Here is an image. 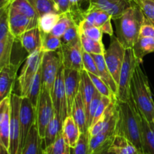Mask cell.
Returning <instances> with one entry per match:
<instances>
[{"label":"cell","mask_w":154,"mask_h":154,"mask_svg":"<svg viewBox=\"0 0 154 154\" xmlns=\"http://www.w3.org/2000/svg\"><path fill=\"white\" fill-rule=\"evenodd\" d=\"M117 121L115 135H121L132 143L143 154L141 144V117L139 110L129 94L126 102L117 99Z\"/></svg>","instance_id":"1"},{"label":"cell","mask_w":154,"mask_h":154,"mask_svg":"<svg viewBox=\"0 0 154 154\" xmlns=\"http://www.w3.org/2000/svg\"><path fill=\"white\" fill-rule=\"evenodd\" d=\"M145 16L139 7L133 3L129 8L116 19V36L125 48H132L140 36L141 26Z\"/></svg>","instance_id":"2"},{"label":"cell","mask_w":154,"mask_h":154,"mask_svg":"<svg viewBox=\"0 0 154 154\" xmlns=\"http://www.w3.org/2000/svg\"><path fill=\"white\" fill-rule=\"evenodd\" d=\"M129 94L140 113L148 121H153L154 102L148 78L141 67V63L137 64L134 71L129 87Z\"/></svg>","instance_id":"3"},{"label":"cell","mask_w":154,"mask_h":154,"mask_svg":"<svg viewBox=\"0 0 154 154\" xmlns=\"http://www.w3.org/2000/svg\"><path fill=\"white\" fill-rule=\"evenodd\" d=\"M141 63L136 58L132 48H126L124 60L120 70L116 99L120 102H126L129 98V87L137 64Z\"/></svg>","instance_id":"4"},{"label":"cell","mask_w":154,"mask_h":154,"mask_svg":"<svg viewBox=\"0 0 154 154\" xmlns=\"http://www.w3.org/2000/svg\"><path fill=\"white\" fill-rule=\"evenodd\" d=\"M55 114L51 93L49 90L42 87L35 108L36 125L39 135L44 140L45 129Z\"/></svg>","instance_id":"5"},{"label":"cell","mask_w":154,"mask_h":154,"mask_svg":"<svg viewBox=\"0 0 154 154\" xmlns=\"http://www.w3.org/2000/svg\"><path fill=\"white\" fill-rule=\"evenodd\" d=\"M42 57L43 52L41 50H38L33 54L28 55L24 63L17 79L20 96L22 97L26 96L33 78L40 68Z\"/></svg>","instance_id":"6"},{"label":"cell","mask_w":154,"mask_h":154,"mask_svg":"<svg viewBox=\"0 0 154 154\" xmlns=\"http://www.w3.org/2000/svg\"><path fill=\"white\" fill-rule=\"evenodd\" d=\"M125 53L126 48L119 42L117 36L114 35L111 36V42L108 49L105 51L104 58L108 70L117 84H118Z\"/></svg>","instance_id":"7"},{"label":"cell","mask_w":154,"mask_h":154,"mask_svg":"<svg viewBox=\"0 0 154 154\" xmlns=\"http://www.w3.org/2000/svg\"><path fill=\"white\" fill-rule=\"evenodd\" d=\"M62 64L61 54L59 50L43 53L41 64L43 88L51 91Z\"/></svg>","instance_id":"8"},{"label":"cell","mask_w":154,"mask_h":154,"mask_svg":"<svg viewBox=\"0 0 154 154\" xmlns=\"http://www.w3.org/2000/svg\"><path fill=\"white\" fill-rule=\"evenodd\" d=\"M59 51L61 54L62 63L65 69H74L81 72L84 70L83 48L80 38L70 43H62Z\"/></svg>","instance_id":"9"},{"label":"cell","mask_w":154,"mask_h":154,"mask_svg":"<svg viewBox=\"0 0 154 154\" xmlns=\"http://www.w3.org/2000/svg\"><path fill=\"white\" fill-rule=\"evenodd\" d=\"M54 110L61 117L63 122L68 117V106L64 82V66L62 64L51 91Z\"/></svg>","instance_id":"10"},{"label":"cell","mask_w":154,"mask_h":154,"mask_svg":"<svg viewBox=\"0 0 154 154\" xmlns=\"http://www.w3.org/2000/svg\"><path fill=\"white\" fill-rule=\"evenodd\" d=\"M35 122V108L28 98L21 96L20 107V145L18 154H21L29 132Z\"/></svg>","instance_id":"11"},{"label":"cell","mask_w":154,"mask_h":154,"mask_svg":"<svg viewBox=\"0 0 154 154\" xmlns=\"http://www.w3.org/2000/svg\"><path fill=\"white\" fill-rule=\"evenodd\" d=\"M21 96L15 93L11 94V118L9 153L18 154L20 145V107Z\"/></svg>","instance_id":"12"},{"label":"cell","mask_w":154,"mask_h":154,"mask_svg":"<svg viewBox=\"0 0 154 154\" xmlns=\"http://www.w3.org/2000/svg\"><path fill=\"white\" fill-rule=\"evenodd\" d=\"M8 24L10 33L17 40L27 30L38 26V20L28 17L9 5Z\"/></svg>","instance_id":"13"},{"label":"cell","mask_w":154,"mask_h":154,"mask_svg":"<svg viewBox=\"0 0 154 154\" xmlns=\"http://www.w3.org/2000/svg\"><path fill=\"white\" fill-rule=\"evenodd\" d=\"M81 80V72L64 68V82L67 99L68 116H71L72 114L74 100L80 90Z\"/></svg>","instance_id":"14"},{"label":"cell","mask_w":154,"mask_h":154,"mask_svg":"<svg viewBox=\"0 0 154 154\" xmlns=\"http://www.w3.org/2000/svg\"><path fill=\"white\" fill-rule=\"evenodd\" d=\"M133 3V0H90V6L105 11L111 15L112 20L120 17Z\"/></svg>","instance_id":"15"},{"label":"cell","mask_w":154,"mask_h":154,"mask_svg":"<svg viewBox=\"0 0 154 154\" xmlns=\"http://www.w3.org/2000/svg\"><path fill=\"white\" fill-rule=\"evenodd\" d=\"M19 64H15L11 62L0 71V102L12 93Z\"/></svg>","instance_id":"16"},{"label":"cell","mask_w":154,"mask_h":154,"mask_svg":"<svg viewBox=\"0 0 154 154\" xmlns=\"http://www.w3.org/2000/svg\"><path fill=\"white\" fill-rule=\"evenodd\" d=\"M11 96L0 102V141L9 148L10 139Z\"/></svg>","instance_id":"17"},{"label":"cell","mask_w":154,"mask_h":154,"mask_svg":"<svg viewBox=\"0 0 154 154\" xmlns=\"http://www.w3.org/2000/svg\"><path fill=\"white\" fill-rule=\"evenodd\" d=\"M17 41H19L20 43L21 44V46L26 50L29 55L33 54L38 50H41L42 35L38 26L29 30H27L20 36Z\"/></svg>","instance_id":"18"},{"label":"cell","mask_w":154,"mask_h":154,"mask_svg":"<svg viewBox=\"0 0 154 154\" xmlns=\"http://www.w3.org/2000/svg\"><path fill=\"white\" fill-rule=\"evenodd\" d=\"M71 116L73 117L76 124L79 127L81 133L88 132L87 126V112L85 104L80 90L74 100Z\"/></svg>","instance_id":"19"},{"label":"cell","mask_w":154,"mask_h":154,"mask_svg":"<svg viewBox=\"0 0 154 154\" xmlns=\"http://www.w3.org/2000/svg\"><path fill=\"white\" fill-rule=\"evenodd\" d=\"M141 144L143 154H154V122H150L141 114Z\"/></svg>","instance_id":"20"},{"label":"cell","mask_w":154,"mask_h":154,"mask_svg":"<svg viewBox=\"0 0 154 154\" xmlns=\"http://www.w3.org/2000/svg\"><path fill=\"white\" fill-rule=\"evenodd\" d=\"M42 139L38 130L37 125L35 123L29 132L21 154H43Z\"/></svg>","instance_id":"21"},{"label":"cell","mask_w":154,"mask_h":154,"mask_svg":"<svg viewBox=\"0 0 154 154\" xmlns=\"http://www.w3.org/2000/svg\"><path fill=\"white\" fill-rule=\"evenodd\" d=\"M91 55L93 56L97 66L99 77L109 87V88L112 90L116 96L117 92V84L114 81V78L107 67L104 58V54H91Z\"/></svg>","instance_id":"22"},{"label":"cell","mask_w":154,"mask_h":154,"mask_svg":"<svg viewBox=\"0 0 154 154\" xmlns=\"http://www.w3.org/2000/svg\"><path fill=\"white\" fill-rule=\"evenodd\" d=\"M117 99L116 97L112 99L110 105L105 110V113L99 120V121L96 122L95 124L92 125L90 128L88 129V133L89 136L92 137L94 135H97L98 133L102 132L104 129L107 126V125L109 123L111 117H113L115 112L117 111Z\"/></svg>","instance_id":"23"},{"label":"cell","mask_w":154,"mask_h":154,"mask_svg":"<svg viewBox=\"0 0 154 154\" xmlns=\"http://www.w3.org/2000/svg\"><path fill=\"white\" fill-rule=\"evenodd\" d=\"M63 133L71 148H75L79 140L81 131L72 116H68L63 121Z\"/></svg>","instance_id":"24"},{"label":"cell","mask_w":154,"mask_h":154,"mask_svg":"<svg viewBox=\"0 0 154 154\" xmlns=\"http://www.w3.org/2000/svg\"><path fill=\"white\" fill-rule=\"evenodd\" d=\"M82 18L83 20L88 21L90 23L99 27V29L108 21L112 20L111 15L108 14V13L101 9L90 5L84 12Z\"/></svg>","instance_id":"25"},{"label":"cell","mask_w":154,"mask_h":154,"mask_svg":"<svg viewBox=\"0 0 154 154\" xmlns=\"http://www.w3.org/2000/svg\"><path fill=\"white\" fill-rule=\"evenodd\" d=\"M115 154H142L131 141L121 135H115L109 147Z\"/></svg>","instance_id":"26"},{"label":"cell","mask_w":154,"mask_h":154,"mask_svg":"<svg viewBox=\"0 0 154 154\" xmlns=\"http://www.w3.org/2000/svg\"><path fill=\"white\" fill-rule=\"evenodd\" d=\"M81 85H80V92L82 95L83 99H84V104H85L86 112L87 109L93 99V96L96 93V89L93 84V81L90 79L89 74L87 71L83 70L81 72Z\"/></svg>","instance_id":"27"},{"label":"cell","mask_w":154,"mask_h":154,"mask_svg":"<svg viewBox=\"0 0 154 154\" xmlns=\"http://www.w3.org/2000/svg\"><path fill=\"white\" fill-rule=\"evenodd\" d=\"M63 120L60 115L55 111L54 117L48 123L45 129V138H44L45 147L49 146L55 141L57 135L63 130Z\"/></svg>","instance_id":"28"},{"label":"cell","mask_w":154,"mask_h":154,"mask_svg":"<svg viewBox=\"0 0 154 154\" xmlns=\"http://www.w3.org/2000/svg\"><path fill=\"white\" fill-rule=\"evenodd\" d=\"M16 38L9 34L0 41V71L11 63V55Z\"/></svg>","instance_id":"29"},{"label":"cell","mask_w":154,"mask_h":154,"mask_svg":"<svg viewBox=\"0 0 154 154\" xmlns=\"http://www.w3.org/2000/svg\"><path fill=\"white\" fill-rule=\"evenodd\" d=\"M132 50L136 58L142 63L143 58L147 54L154 52V38L139 37L132 47Z\"/></svg>","instance_id":"30"},{"label":"cell","mask_w":154,"mask_h":154,"mask_svg":"<svg viewBox=\"0 0 154 154\" xmlns=\"http://www.w3.org/2000/svg\"><path fill=\"white\" fill-rule=\"evenodd\" d=\"M71 149L62 130L55 141L49 146L45 147L43 150V154H71Z\"/></svg>","instance_id":"31"},{"label":"cell","mask_w":154,"mask_h":154,"mask_svg":"<svg viewBox=\"0 0 154 154\" xmlns=\"http://www.w3.org/2000/svg\"><path fill=\"white\" fill-rule=\"evenodd\" d=\"M42 89V69L41 66L39 68L38 71L36 73L35 76L33 78L32 81L31 83L29 88L26 95L24 97H27L32 102L33 106L36 108L39 96H40L41 91Z\"/></svg>","instance_id":"32"},{"label":"cell","mask_w":154,"mask_h":154,"mask_svg":"<svg viewBox=\"0 0 154 154\" xmlns=\"http://www.w3.org/2000/svg\"><path fill=\"white\" fill-rule=\"evenodd\" d=\"M80 40L84 51L90 54H104L105 48L102 42H99L80 33Z\"/></svg>","instance_id":"33"},{"label":"cell","mask_w":154,"mask_h":154,"mask_svg":"<svg viewBox=\"0 0 154 154\" xmlns=\"http://www.w3.org/2000/svg\"><path fill=\"white\" fill-rule=\"evenodd\" d=\"M42 35V45L41 51L42 52L58 51L62 45V41L60 38L57 37L51 32H41Z\"/></svg>","instance_id":"34"},{"label":"cell","mask_w":154,"mask_h":154,"mask_svg":"<svg viewBox=\"0 0 154 154\" xmlns=\"http://www.w3.org/2000/svg\"><path fill=\"white\" fill-rule=\"evenodd\" d=\"M35 9L38 18L48 13L61 14L59 11L54 0H29Z\"/></svg>","instance_id":"35"},{"label":"cell","mask_w":154,"mask_h":154,"mask_svg":"<svg viewBox=\"0 0 154 154\" xmlns=\"http://www.w3.org/2000/svg\"><path fill=\"white\" fill-rule=\"evenodd\" d=\"M10 6L28 17L38 20V15L29 0H11Z\"/></svg>","instance_id":"36"},{"label":"cell","mask_w":154,"mask_h":154,"mask_svg":"<svg viewBox=\"0 0 154 154\" xmlns=\"http://www.w3.org/2000/svg\"><path fill=\"white\" fill-rule=\"evenodd\" d=\"M78 31L79 34L85 35L87 37L90 38L92 39H94L99 42H102V36H103V32L99 27L90 23L88 21L83 20L80 22L78 25Z\"/></svg>","instance_id":"37"},{"label":"cell","mask_w":154,"mask_h":154,"mask_svg":"<svg viewBox=\"0 0 154 154\" xmlns=\"http://www.w3.org/2000/svg\"><path fill=\"white\" fill-rule=\"evenodd\" d=\"M75 22L74 21V20L72 19V17H71V15L69 14V12H68V13L61 14V16H60V19L57 21L56 25L54 26L53 29L51 30V33L52 35H54L61 38V37L63 35L65 32H66V30H67V29L69 28L72 24H73Z\"/></svg>","instance_id":"38"},{"label":"cell","mask_w":154,"mask_h":154,"mask_svg":"<svg viewBox=\"0 0 154 154\" xmlns=\"http://www.w3.org/2000/svg\"><path fill=\"white\" fill-rule=\"evenodd\" d=\"M70 3V11L69 14L74 20L77 25L83 20V14L86 9L84 8V4L90 5V0H69Z\"/></svg>","instance_id":"39"},{"label":"cell","mask_w":154,"mask_h":154,"mask_svg":"<svg viewBox=\"0 0 154 154\" xmlns=\"http://www.w3.org/2000/svg\"><path fill=\"white\" fill-rule=\"evenodd\" d=\"M61 14L48 13L38 18V27L41 32H51L60 19Z\"/></svg>","instance_id":"40"},{"label":"cell","mask_w":154,"mask_h":154,"mask_svg":"<svg viewBox=\"0 0 154 154\" xmlns=\"http://www.w3.org/2000/svg\"><path fill=\"white\" fill-rule=\"evenodd\" d=\"M88 74L97 91L99 92L102 96H107V97H109L111 99H114V98L116 97L115 94L113 93L112 90L109 88V87L99 76L91 73Z\"/></svg>","instance_id":"41"},{"label":"cell","mask_w":154,"mask_h":154,"mask_svg":"<svg viewBox=\"0 0 154 154\" xmlns=\"http://www.w3.org/2000/svg\"><path fill=\"white\" fill-rule=\"evenodd\" d=\"M102 95L99 92L96 90V93L93 96V99H92L91 102H90V105H89L88 108L87 109V129L90 127L93 122V117H94L95 113H96V109H97L98 106H99V103L102 99Z\"/></svg>","instance_id":"42"},{"label":"cell","mask_w":154,"mask_h":154,"mask_svg":"<svg viewBox=\"0 0 154 154\" xmlns=\"http://www.w3.org/2000/svg\"><path fill=\"white\" fill-rule=\"evenodd\" d=\"M141 8L145 17L154 23V1L153 0H133Z\"/></svg>","instance_id":"43"},{"label":"cell","mask_w":154,"mask_h":154,"mask_svg":"<svg viewBox=\"0 0 154 154\" xmlns=\"http://www.w3.org/2000/svg\"><path fill=\"white\" fill-rule=\"evenodd\" d=\"M9 5L5 6L0 10V41L10 34L8 24Z\"/></svg>","instance_id":"44"},{"label":"cell","mask_w":154,"mask_h":154,"mask_svg":"<svg viewBox=\"0 0 154 154\" xmlns=\"http://www.w3.org/2000/svg\"><path fill=\"white\" fill-rule=\"evenodd\" d=\"M82 60L83 66H84V70L87 71L88 73H91L93 74V75L99 76V72H98L97 66H96V63H95V60L94 59H93V56L83 50Z\"/></svg>","instance_id":"45"},{"label":"cell","mask_w":154,"mask_h":154,"mask_svg":"<svg viewBox=\"0 0 154 154\" xmlns=\"http://www.w3.org/2000/svg\"><path fill=\"white\" fill-rule=\"evenodd\" d=\"M89 147V133L88 132L81 133L79 140L76 147L73 148L72 154H87Z\"/></svg>","instance_id":"46"},{"label":"cell","mask_w":154,"mask_h":154,"mask_svg":"<svg viewBox=\"0 0 154 154\" xmlns=\"http://www.w3.org/2000/svg\"><path fill=\"white\" fill-rule=\"evenodd\" d=\"M78 38H80L78 26L75 23H74L65 32L63 35L61 37V41L62 43L66 44L74 42Z\"/></svg>","instance_id":"47"},{"label":"cell","mask_w":154,"mask_h":154,"mask_svg":"<svg viewBox=\"0 0 154 154\" xmlns=\"http://www.w3.org/2000/svg\"><path fill=\"white\" fill-rule=\"evenodd\" d=\"M112 99H111V98L109 97H107V96H102L100 103H99V106H98L97 109H96V113H95V115H94V117H93V122H92L91 126L92 125L95 124L97 121H99V119L102 117V115H103L104 113H105V110L107 109L108 105H110V103H111V102L112 101Z\"/></svg>","instance_id":"48"},{"label":"cell","mask_w":154,"mask_h":154,"mask_svg":"<svg viewBox=\"0 0 154 154\" xmlns=\"http://www.w3.org/2000/svg\"><path fill=\"white\" fill-rule=\"evenodd\" d=\"M139 37L154 38V23L148 20L147 18L141 27Z\"/></svg>","instance_id":"49"},{"label":"cell","mask_w":154,"mask_h":154,"mask_svg":"<svg viewBox=\"0 0 154 154\" xmlns=\"http://www.w3.org/2000/svg\"><path fill=\"white\" fill-rule=\"evenodd\" d=\"M59 11L61 14L68 13L70 11L69 0H54Z\"/></svg>","instance_id":"50"},{"label":"cell","mask_w":154,"mask_h":154,"mask_svg":"<svg viewBox=\"0 0 154 154\" xmlns=\"http://www.w3.org/2000/svg\"><path fill=\"white\" fill-rule=\"evenodd\" d=\"M109 146H106V147H103V148L100 149V150H97V151H96L95 153H92V154H115L114 153V152L111 151V150H109Z\"/></svg>","instance_id":"51"},{"label":"cell","mask_w":154,"mask_h":154,"mask_svg":"<svg viewBox=\"0 0 154 154\" xmlns=\"http://www.w3.org/2000/svg\"><path fill=\"white\" fill-rule=\"evenodd\" d=\"M0 154H10L9 150L0 141Z\"/></svg>","instance_id":"52"},{"label":"cell","mask_w":154,"mask_h":154,"mask_svg":"<svg viewBox=\"0 0 154 154\" xmlns=\"http://www.w3.org/2000/svg\"><path fill=\"white\" fill-rule=\"evenodd\" d=\"M11 0H0V10L5 6L9 5L11 4Z\"/></svg>","instance_id":"53"},{"label":"cell","mask_w":154,"mask_h":154,"mask_svg":"<svg viewBox=\"0 0 154 154\" xmlns=\"http://www.w3.org/2000/svg\"><path fill=\"white\" fill-rule=\"evenodd\" d=\"M153 122H154V118H153Z\"/></svg>","instance_id":"54"},{"label":"cell","mask_w":154,"mask_h":154,"mask_svg":"<svg viewBox=\"0 0 154 154\" xmlns=\"http://www.w3.org/2000/svg\"><path fill=\"white\" fill-rule=\"evenodd\" d=\"M153 1H154V0H153Z\"/></svg>","instance_id":"55"}]
</instances>
